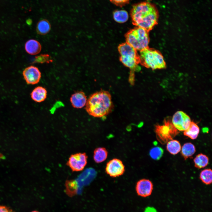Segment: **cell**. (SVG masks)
Returning a JSON list of instances; mask_svg holds the SVG:
<instances>
[{
	"label": "cell",
	"instance_id": "d6986e66",
	"mask_svg": "<svg viewBox=\"0 0 212 212\" xmlns=\"http://www.w3.org/2000/svg\"><path fill=\"white\" fill-rule=\"evenodd\" d=\"M195 167L198 168H204L209 163V158L206 155L201 153L196 156L193 160Z\"/></svg>",
	"mask_w": 212,
	"mask_h": 212
},
{
	"label": "cell",
	"instance_id": "ac0fdd59",
	"mask_svg": "<svg viewBox=\"0 0 212 212\" xmlns=\"http://www.w3.org/2000/svg\"><path fill=\"white\" fill-rule=\"evenodd\" d=\"M200 129L197 125L194 122H191L188 128L184 131V135L190 138L196 139L199 133Z\"/></svg>",
	"mask_w": 212,
	"mask_h": 212
},
{
	"label": "cell",
	"instance_id": "7a4b0ae2",
	"mask_svg": "<svg viewBox=\"0 0 212 212\" xmlns=\"http://www.w3.org/2000/svg\"><path fill=\"white\" fill-rule=\"evenodd\" d=\"M111 95L109 92L101 90L91 95L85 105V110L90 115L102 117L109 114L113 109Z\"/></svg>",
	"mask_w": 212,
	"mask_h": 212
},
{
	"label": "cell",
	"instance_id": "83f0119b",
	"mask_svg": "<svg viewBox=\"0 0 212 212\" xmlns=\"http://www.w3.org/2000/svg\"><path fill=\"white\" fill-rule=\"evenodd\" d=\"M209 129L208 127H204L202 129L203 132H207L208 131Z\"/></svg>",
	"mask_w": 212,
	"mask_h": 212
},
{
	"label": "cell",
	"instance_id": "2e32d148",
	"mask_svg": "<svg viewBox=\"0 0 212 212\" xmlns=\"http://www.w3.org/2000/svg\"><path fill=\"white\" fill-rule=\"evenodd\" d=\"M181 154L185 160L191 158L196 151L194 145L191 143H185L181 148Z\"/></svg>",
	"mask_w": 212,
	"mask_h": 212
},
{
	"label": "cell",
	"instance_id": "7c38bea8",
	"mask_svg": "<svg viewBox=\"0 0 212 212\" xmlns=\"http://www.w3.org/2000/svg\"><path fill=\"white\" fill-rule=\"evenodd\" d=\"M70 100L73 107L80 109L85 105L87 99L85 93L82 91H79L72 95Z\"/></svg>",
	"mask_w": 212,
	"mask_h": 212
},
{
	"label": "cell",
	"instance_id": "484cf974",
	"mask_svg": "<svg viewBox=\"0 0 212 212\" xmlns=\"http://www.w3.org/2000/svg\"><path fill=\"white\" fill-rule=\"evenodd\" d=\"M113 4L119 6H122L128 4L130 0H109Z\"/></svg>",
	"mask_w": 212,
	"mask_h": 212
},
{
	"label": "cell",
	"instance_id": "3957f363",
	"mask_svg": "<svg viewBox=\"0 0 212 212\" xmlns=\"http://www.w3.org/2000/svg\"><path fill=\"white\" fill-rule=\"evenodd\" d=\"M120 54V59L121 62L130 70V79H134V74L135 71H139L140 67L139 55L137 50L130 45L127 43L120 44L118 47Z\"/></svg>",
	"mask_w": 212,
	"mask_h": 212
},
{
	"label": "cell",
	"instance_id": "4fadbf2b",
	"mask_svg": "<svg viewBox=\"0 0 212 212\" xmlns=\"http://www.w3.org/2000/svg\"><path fill=\"white\" fill-rule=\"evenodd\" d=\"M47 91L46 89L42 86H38L32 91L31 96L32 99L37 102L44 101L47 98Z\"/></svg>",
	"mask_w": 212,
	"mask_h": 212
},
{
	"label": "cell",
	"instance_id": "5b68a950",
	"mask_svg": "<svg viewBox=\"0 0 212 212\" xmlns=\"http://www.w3.org/2000/svg\"><path fill=\"white\" fill-rule=\"evenodd\" d=\"M148 32L139 27L132 29L125 35L126 42L136 50L140 51L148 48L149 42Z\"/></svg>",
	"mask_w": 212,
	"mask_h": 212
},
{
	"label": "cell",
	"instance_id": "ffe728a7",
	"mask_svg": "<svg viewBox=\"0 0 212 212\" xmlns=\"http://www.w3.org/2000/svg\"><path fill=\"white\" fill-rule=\"evenodd\" d=\"M65 186L66 193L69 196H73L77 193L78 185L75 180H67L65 182Z\"/></svg>",
	"mask_w": 212,
	"mask_h": 212
},
{
	"label": "cell",
	"instance_id": "f1b7e54d",
	"mask_svg": "<svg viewBox=\"0 0 212 212\" xmlns=\"http://www.w3.org/2000/svg\"><path fill=\"white\" fill-rule=\"evenodd\" d=\"M31 212H39L38 211H32Z\"/></svg>",
	"mask_w": 212,
	"mask_h": 212
},
{
	"label": "cell",
	"instance_id": "5bb4252c",
	"mask_svg": "<svg viewBox=\"0 0 212 212\" xmlns=\"http://www.w3.org/2000/svg\"><path fill=\"white\" fill-rule=\"evenodd\" d=\"M26 52L29 54L34 55L40 52L42 47L40 44L37 40L31 39L27 41L25 45Z\"/></svg>",
	"mask_w": 212,
	"mask_h": 212
},
{
	"label": "cell",
	"instance_id": "e0dca14e",
	"mask_svg": "<svg viewBox=\"0 0 212 212\" xmlns=\"http://www.w3.org/2000/svg\"><path fill=\"white\" fill-rule=\"evenodd\" d=\"M51 26L47 20L43 19L39 21L37 23L36 27V31L38 34L44 35L50 31Z\"/></svg>",
	"mask_w": 212,
	"mask_h": 212
},
{
	"label": "cell",
	"instance_id": "44dd1931",
	"mask_svg": "<svg viewBox=\"0 0 212 212\" xmlns=\"http://www.w3.org/2000/svg\"><path fill=\"white\" fill-rule=\"evenodd\" d=\"M181 146L179 142L176 140H171L167 143V150L171 154L175 155L181 150Z\"/></svg>",
	"mask_w": 212,
	"mask_h": 212
},
{
	"label": "cell",
	"instance_id": "277c9868",
	"mask_svg": "<svg viewBox=\"0 0 212 212\" xmlns=\"http://www.w3.org/2000/svg\"><path fill=\"white\" fill-rule=\"evenodd\" d=\"M140 64L153 69L164 68L166 64L161 54L158 51L147 48L140 51Z\"/></svg>",
	"mask_w": 212,
	"mask_h": 212
},
{
	"label": "cell",
	"instance_id": "4316f807",
	"mask_svg": "<svg viewBox=\"0 0 212 212\" xmlns=\"http://www.w3.org/2000/svg\"><path fill=\"white\" fill-rule=\"evenodd\" d=\"M0 212H15L12 209L8 206L0 205Z\"/></svg>",
	"mask_w": 212,
	"mask_h": 212
},
{
	"label": "cell",
	"instance_id": "8992f818",
	"mask_svg": "<svg viewBox=\"0 0 212 212\" xmlns=\"http://www.w3.org/2000/svg\"><path fill=\"white\" fill-rule=\"evenodd\" d=\"M155 132L158 140L162 144L167 143L179 133L178 130L175 127L169 117L165 118L164 125H156L155 126Z\"/></svg>",
	"mask_w": 212,
	"mask_h": 212
},
{
	"label": "cell",
	"instance_id": "603a6c76",
	"mask_svg": "<svg viewBox=\"0 0 212 212\" xmlns=\"http://www.w3.org/2000/svg\"><path fill=\"white\" fill-rule=\"evenodd\" d=\"M200 178L204 184L208 185L212 182V171L211 169H206L202 170L200 174Z\"/></svg>",
	"mask_w": 212,
	"mask_h": 212
},
{
	"label": "cell",
	"instance_id": "d4e9b609",
	"mask_svg": "<svg viewBox=\"0 0 212 212\" xmlns=\"http://www.w3.org/2000/svg\"><path fill=\"white\" fill-rule=\"evenodd\" d=\"M49 55L47 54H42L35 57L33 63H49L53 62Z\"/></svg>",
	"mask_w": 212,
	"mask_h": 212
},
{
	"label": "cell",
	"instance_id": "8fae6325",
	"mask_svg": "<svg viewBox=\"0 0 212 212\" xmlns=\"http://www.w3.org/2000/svg\"><path fill=\"white\" fill-rule=\"evenodd\" d=\"M136 191L138 194L142 197H145L150 196L153 189V185L149 179H142L137 183Z\"/></svg>",
	"mask_w": 212,
	"mask_h": 212
},
{
	"label": "cell",
	"instance_id": "9c48e42d",
	"mask_svg": "<svg viewBox=\"0 0 212 212\" xmlns=\"http://www.w3.org/2000/svg\"><path fill=\"white\" fill-rule=\"evenodd\" d=\"M172 122L175 127L180 131H184L189 127L191 122L190 117L182 111H178L173 116Z\"/></svg>",
	"mask_w": 212,
	"mask_h": 212
},
{
	"label": "cell",
	"instance_id": "9a60e30c",
	"mask_svg": "<svg viewBox=\"0 0 212 212\" xmlns=\"http://www.w3.org/2000/svg\"><path fill=\"white\" fill-rule=\"evenodd\" d=\"M108 152L104 147H98L95 149L93 152V158L95 162L100 163L105 161L108 156Z\"/></svg>",
	"mask_w": 212,
	"mask_h": 212
},
{
	"label": "cell",
	"instance_id": "7402d4cb",
	"mask_svg": "<svg viewBox=\"0 0 212 212\" xmlns=\"http://www.w3.org/2000/svg\"><path fill=\"white\" fill-rule=\"evenodd\" d=\"M128 14L125 10H116L113 13V18L116 22L122 23L126 22L128 19Z\"/></svg>",
	"mask_w": 212,
	"mask_h": 212
},
{
	"label": "cell",
	"instance_id": "cb8c5ba5",
	"mask_svg": "<svg viewBox=\"0 0 212 212\" xmlns=\"http://www.w3.org/2000/svg\"><path fill=\"white\" fill-rule=\"evenodd\" d=\"M163 149L160 147L157 146L151 148L149 152L150 157L154 160H159L162 157L163 154Z\"/></svg>",
	"mask_w": 212,
	"mask_h": 212
},
{
	"label": "cell",
	"instance_id": "52a82bcc",
	"mask_svg": "<svg viewBox=\"0 0 212 212\" xmlns=\"http://www.w3.org/2000/svg\"><path fill=\"white\" fill-rule=\"evenodd\" d=\"M87 156L85 153L73 154L69 157L66 165L73 172L83 170L87 163Z\"/></svg>",
	"mask_w": 212,
	"mask_h": 212
},
{
	"label": "cell",
	"instance_id": "6da1fadb",
	"mask_svg": "<svg viewBox=\"0 0 212 212\" xmlns=\"http://www.w3.org/2000/svg\"><path fill=\"white\" fill-rule=\"evenodd\" d=\"M133 24L148 31L152 29L157 23L158 14L154 6L148 2L133 5L130 11Z\"/></svg>",
	"mask_w": 212,
	"mask_h": 212
},
{
	"label": "cell",
	"instance_id": "ba28073f",
	"mask_svg": "<svg viewBox=\"0 0 212 212\" xmlns=\"http://www.w3.org/2000/svg\"><path fill=\"white\" fill-rule=\"evenodd\" d=\"M125 167L122 161L119 159L115 158L107 163L105 170L107 174L110 176L115 178L123 174Z\"/></svg>",
	"mask_w": 212,
	"mask_h": 212
},
{
	"label": "cell",
	"instance_id": "30bf717a",
	"mask_svg": "<svg viewBox=\"0 0 212 212\" xmlns=\"http://www.w3.org/2000/svg\"><path fill=\"white\" fill-rule=\"evenodd\" d=\"M22 74L27 84L32 85L38 83L41 77L38 68L33 66L25 68L23 71Z\"/></svg>",
	"mask_w": 212,
	"mask_h": 212
}]
</instances>
